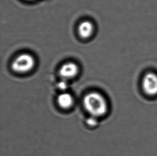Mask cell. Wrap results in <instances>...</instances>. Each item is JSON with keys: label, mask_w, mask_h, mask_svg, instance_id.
<instances>
[{"label": "cell", "mask_w": 157, "mask_h": 156, "mask_svg": "<svg viewBox=\"0 0 157 156\" xmlns=\"http://www.w3.org/2000/svg\"><path fill=\"white\" fill-rule=\"evenodd\" d=\"M79 68L74 62L69 61L64 64L59 69L60 76L64 80H68L74 78L78 74Z\"/></svg>", "instance_id": "cell-4"}, {"label": "cell", "mask_w": 157, "mask_h": 156, "mask_svg": "<svg viewBox=\"0 0 157 156\" xmlns=\"http://www.w3.org/2000/svg\"><path fill=\"white\" fill-rule=\"evenodd\" d=\"M83 104L89 113L95 118L104 116L108 111V103L106 98L97 92H91L85 95Z\"/></svg>", "instance_id": "cell-1"}, {"label": "cell", "mask_w": 157, "mask_h": 156, "mask_svg": "<svg viewBox=\"0 0 157 156\" xmlns=\"http://www.w3.org/2000/svg\"><path fill=\"white\" fill-rule=\"evenodd\" d=\"M57 87L61 91H66L68 87V84H67V82L66 81V80H62L58 83Z\"/></svg>", "instance_id": "cell-7"}, {"label": "cell", "mask_w": 157, "mask_h": 156, "mask_svg": "<svg viewBox=\"0 0 157 156\" xmlns=\"http://www.w3.org/2000/svg\"><path fill=\"white\" fill-rule=\"evenodd\" d=\"M57 102L61 108L64 109H68L73 105L74 99L70 94L64 92L58 96Z\"/></svg>", "instance_id": "cell-6"}, {"label": "cell", "mask_w": 157, "mask_h": 156, "mask_svg": "<svg viewBox=\"0 0 157 156\" xmlns=\"http://www.w3.org/2000/svg\"><path fill=\"white\" fill-rule=\"evenodd\" d=\"M140 92L149 99L157 98V71L149 69L143 72L140 79Z\"/></svg>", "instance_id": "cell-2"}, {"label": "cell", "mask_w": 157, "mask_h": 156, "mask_svg": "<svg viewBox=\"0 0 157 156\" xmlns=\"http://www.w3.org/2000/svg\"><path fill=\"white\" fill-rule=\"evenodd\" d=\"M97 118L92 117L91 118L88 119L87 120V123L89 125L91 126H94L96 124H97Z\"/></svg>", "instance_id": "cell-8"}, {"label": "cell", "mask_w": 157, "mask_h": 156, "mask_svg": "<svg viewBox=\"0 0 157 156\" xmlns=\"http://www.w3.org/2000/svg\"><path fill=\"white\" fill-rule=\"evenodd\" d=\"M36 61L34 57L28 53H23L16 57L11 64V69L18 73H25L34 68Z\"/></svg>", "instance_id": "cell-3"}, {"label": "cell", "mask_w": 157, "mask_h": 156, "mask_svg": "<svg viewBox=\"0 0 157 156\" xmlns=\"http://www.w3.org/2000/svg\"><path fill=\"white\" fill-rule=\"evenodd\" d=\"M94 30V24L88 20L82 21L79 24L78 33L83 39L89 38L93 34Z\"/></svg>", "instance_id": "cell-5"}, {"label": "cell", "mask_w": 157, "mask_h": 156, "mask_svg": "<svg viewBox=\"0 0 157 156\" xmlns=\"http://www.w3.org/2000/svg\"><path fill=\"white\" fill-rule=\"evenodd\" d=\"M28 1H33V0H28Z\"/></svg>", "instance_id": "cell-9"}]
</instances>
